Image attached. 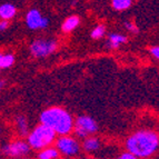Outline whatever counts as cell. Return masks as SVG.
<instances>
[{"mask_svg":"<svg viewBox=\"0 0 159 159\" xmlns=\"http://www.w3.org/2000/svg\"><path fill=\"white\" fill-rule=\"evenodd\" d=\"M37 157L38 159H57L59 157V151L57 148L46 147V148L40 150Z\"/></svg>","mask_w":159,"mask_h":159,"instance_id":"13","label":"cell"},{"mask_svg":"<svg viewBox=\"0 0 159 159\" xmlns=\"http://www.w3.org/2000/svg\"><path fill=\"white\" fill-rule=\"evenodd\" d=\"M82 147L86 151L88 152H91V151H95L100 147V141L95 137H87L82 143Z\"/></svg>","mask_w":159,"mask_h":159,"instance_id":"14","label":"cell"},{"mask_svg":"<svg viewBox=\"0 0 159 159\" xmlns=\"http://www.w3.org/2000/svg\"><path fill=\"white\" fill-rule=\"evenodd\" d=\"M80 24V19L78 16H70L61 25V30L64 32H71L74 31Z\"/></svg>","mask_w":159,"mask_h":159,"instance_id":"12","label":"cell"},{"mask_svg":"<svg viewBox=\"0 0 159 159\" xmlns=\"http://www.w3.org/2000/svg\"><path fill=\"white\" fill-rule=\"evenodd\" d=\"M30 149L31 148L27 141L22 140V139H17V140L10 141V143L3 145L0 151L5 156L10 157V158H22L29 154Z\"/></svg>","mask_w":159,"mask_h":159,"instance_id":"6","label":"cell"},{"mask_svg":"<svg viewBox=\"0 0 159 159\" xmlns=\"http://www.w3.org/2000/svg\"><path fill=\"white\" fill-rule=\"evenodd\" d=\"M8 27H9L8 20H2V19L0 20V32L7 30V29H8Z\"/></svg>","mask_w":159,"mask_h":159,"instance_id":"21","label":"cell"},{"mask_svg":"<svg viewBox=\"0 0 159 159\" xmlns=\"http://www.w3.org/2000/svg\"><path fill=\"white\" fill-rule=\"evenodd\" d=\"M0 69H1V68H0Z\"/></svg>","mask_w":159,"mask_h":159,"instance_id":"27","label":"cell"},{"mask_svg":"<svg viewBox=\"0 0 159 159\" xmlns=\"http://www.w3.org/2000/svg\"><path fill=\"white\" fill-rule=\"evenodd\" d=\"M55 138H56V133L50 127L40 124L28 134L27 143H29L30 148L41 150L52 143Z\"/></svg>","mask_w":159,"mask_h":159,"instance_id":"3","label":"cell"},{"mask_svg":"<svg viewBox=\"0 0 159 159\" xmlns=\"http://www.w3.org/2000/svg\"><path fill=\"white\" fill-rule=\"evenodd\" d=\"M26 25L31 30L46 29L49 26V19L43 17L38 9H30L26 15Z\"/></svg>","mask_w":159,"mask_h":159,"instance_id":"8","label":"cell"},{"mask_svg":"<svg viewBox=\"0 0 159 159\" xmlns=\"http://www.w3.org/2000/svg\"><path fill=\"white\" fill-rule=\"evenodd\" d=\"M117 159H138V158L136 156H134V155H131L130 152H124V154L120 155Z\"/></svg>","mask_w":159,"mask_h":159,"instance_id":"19","label":"cell"},{"mask_svg":"<svg viewBox=\"0 0 159 159\" xmlns=\"http://www.w3.org/2000/svg\"><path fill=\"white\" fill-rule=\"evenodd\" d=\"M127 43V37L121 34H110L106 41V46L109 49H117L120 45Z\"/></svg>","mask_w":159,"mask_h":159,"instance_id":"9","label":"cell"},{"mask_svg":"<svg viewBox=\"0 0 159 159\" xmlns=\"http://www.w3.org/2000/svg\"><path fill=\"white\" fill-rule=\"evenodd\" d=\"M15 64V56L12 53H3L0 52V68L7 69L10 68Z\"/></svg>","mask_w":159,"mask_h":159,"instance_id":"15","label":"cell"},{"mask_svg":"<svg viewBox=\"0 0 159 159\" xmlns=\"http://www.w3.org/2000/svg\"><path fill=\"white\" fill-rule=\"evenodd\" d=\"M149 51H150V53L152 55V57H155V58L159 60V47H158V46L150 48V50H149Z\"/></svg>","mask_w":159,"mask_h":159,"instance_id":"20","label":"cell"},{"mask_svg":"<svg viewBox=\"0 0 159 159\" xmlns=\"http://www.w3.org/2000/svg\"><path fill=\"white\" fill-rule=\"evenodd\" d=\"M124 26H125V28L128 30V31H130V32H133V34H138V28H137V26H136L134 22H131V21H125V24H124Z\"/></svg>","mask_w":159,"mask_h":159,"instance_id":"18","label":"cell"},{"mask_svg":"<svg viewBox=\"0 0 159 159\" xmlns=\"http://www.w3.org/2000/svg\"><path fill=\"white\" fill-rule=\"evenodd\" d=\"M133 5V0H111L112 8L117 11H124L126 9L130 8Z\"/></svg>","mask_w":159,"mask_h":159,"instance_id":"16","label":"cell"},{"mask_svg":"<svg viewBox=\"0 0 159 159\" xmlns=\"http://www.w3.org/2000/svg\"><path fill=\"white\" fill-rule=\"evenodd\" d=\"M40 122L61 136L68 135L74 129L71 115L60 107H50L43 110L40 115Z\"/></svg>","mask_w":159,"mask_h":159,"instance_id":"2","label":"cell"},{"mask_svg":"<svg viewBox=\"0 0 159 159\" xmlns=\"http://www.w3.org/2000/svg\"><path fill=\"white\" fill-rule=\"evenodd\" d=\"M3 86H5V81H0V93H1V89L3 88Z\"/></svg>","mask_w":159,"mask_h":159,"instance_id":"22","label":"cell"},{"mask_svg":"<svg viewBox=\"0 0 159 159\" xmlns=\"http://www.w3.org/2000/svg\"><path fill=\"white\" fill-rule=\"evenodd\" d=\"M105 34H106V26H105V25H97V26L91 30L90 37L93 38V39L97 40V39L102 38L103 36H105Z\"/></svg>","mask_w":159,"mask_h":159,"instance_id":"17","label":"cell"},{"mask_svg":"<svg viewBox=\"0 0 159 159\" xmlns=\"http://www.w3.org/2000/svg\"><path fill=\"white\" fill-rule=\"evenodd\" d=\"M16 128L20 136H28V134H29V124H28V119L24 115H18L16 117Z\"/></svg>","mask_w":159,"mask_h":159,"instance_id":"11","label":"cell"},{"mask_svg":"<svg viewBox=\"0 0 159 159\" xmlns=\"http://www.w3.org/2000/svg\"><path fill=\"white\" fill-rule=\"evenodd\" d=\"M56 148L65 156H76L79 151V143L76 139L69 136H61L56 141Z\"/></svg>","mask_w":159,"mask_h":159,"instance_id":"7","label":"cell"},{"mask_svg":"<svg viewBox=\"0 0 159 159\" xmlns=\"http://www.w3.org/2000/svg\"><path fill=\"white\" fill-rule=\"evenodd\" d=\"M1 131H2V129H1V127H0V134H1Z\"/></svg>","mask_w":159,"mask_h":159,"instance_id":"23","label":"cell"},{"mask_svg":"<svg viewBox=\"0 0 159 159\" xmlns=\"http://www.w3.org/2000/svg\"><path fill=\"white\" fill-rule=\"evenodd\" d=\"M86 159H95V158H86Z\"/></svg>","mask_w":159,"mask_h":159,"instance_id":"25","label":"cell"},{"mask_svg":"<svg viewBox=\"0 0 159 159\" xmlns=\"http://www.w3.org/2000/svg\"><path fill=\"white\" fill-rule=\"evenodd\" d=\"M159 147V136L150 130L136 131L126 140L128 152L137 158H147L156 152Z\"/></svg>","mask_w":159,"mask_h":159,"instance_id":"1","label":"cell"},{"mask_svg":"<svg viewBox=\"0 0 159 159\" xmlns=\"http://www.w3.org/2000/svg\"><path fill=\"white\" fill-rule=\"evenodd\" d=\"M56 40L53 39H36L30 43V52L36 58H46L50 56L57 49Z\"/></svg>","mask_w":159,"mask_h":159,"instance_id":"4","label":"cell"},{"mask_svg":"<svg viewBox=\"0 0 159 159\" xmlns=\"http://www.w3.org/2000/svg\"><path fill=\"white\" fill-rule=\"evenodd\" d=\"M0 154H1V151H0Z\"/></svg>","mask_w":159,"mask_h":159,"instance_id":"26","label":"cell"},{"mask_svg":"<svg viewBox=\"0 0 159 159\" xmlns=\"http://www.w3.org/2000/svg\"><path fill=\"white\" fill-rule=\"evenodd\" d=\"M17 8L12 3H2L0 6V19L9 20L16 16Z\"/></svg>","mask_w":159,"mask_h":159,"instance_id":"10","label":"cell"},{"mask_svg":"<svg viewBox=\"0 0 159 159\" xmlns=\"http://www.w3.org/2000/svg\"><path fill=\"white\" fill-rule=\"evenodd\" d=\"M20 159H29V158H24V157H22V158H20Z\"/></svg>","mask_w":159,"mask_h":159,"instance_id":"24","label":"cell"},{"mask_svg":"<svg viewBox=\"0 0 159 159\" xmlns=\"http://www.w3.org/2000/svg\"><path fill=\"white\" fill-rule=\"evenodd\" d=\"M98 130V125L89 116H79L74 124L75 134L80 138H87Z\"/></svg>","mask_w":159,"mask_h":159,"instance_id":"5","label":"cell"}]
</instances>
